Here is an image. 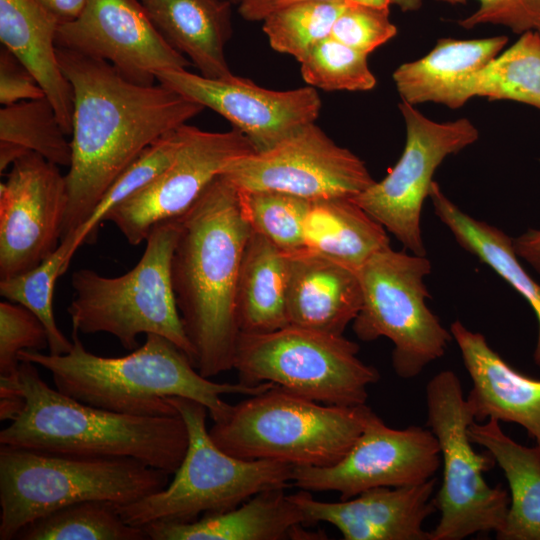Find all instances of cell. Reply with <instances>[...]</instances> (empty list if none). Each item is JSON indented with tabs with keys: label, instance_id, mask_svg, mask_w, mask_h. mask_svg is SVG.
I'll return each mask as SVG.
<instances>
[{
	"label": "cell",
	"instance_id": "cell-13",
	"mask_svg": "<svg viewBox=\"0 0 540 540\" xmlns=\"http://www.w3.org/2000/svg\"><path fill=\"white\" fill-rule=\"evenodd\" d=\"M222 174L241 191H276L308 201L354 198L375 182L364 161L336 144L316 122L266 151L234 160Z\"/></svg>",
	"mask_w": 540,
	"mask_h": 540
},
{
	"label": "cell",
	"instance_id": "cell-50",
	"mask_svg": "<svg viewBox=\"0 0 540 540\" xmlns=\"http://www.w3.org/2000/svg\"><path fill=\"white\" fill-rule=\"evenodd\" d=\"M535 31H537L538 34L540 35V26H539V28H538L537 30H535Z\"/></svg>",
	"mask_w": 540,
	"mask_h": 540
},
{
	"label": "cell",
	"instance_id": "cell-25",
	"mask_svg": "<svg viewBox=\"0 0 540 540\" xmlns=\"http://www.w3.org/2000/svg\"><path fill=\"white\" fill-rule=\"evenodd\" d=\"M508 42L506 36L458 40L441 38L424 57L401 64L393 81L402 99L411 105L434 102L460 107L463 81L496 57Z\"/></svg>",
	"mask_w": 540,
	"mask_h": 540
},
{
	"label": "cell",
	"instance_id": "cell-12",
	"mask_svg": "<svg viewBox=\"0 0 540 540\" xmlns=\"http://www.w3.org/2000/svg\"><path fill=\"white\" fill-rule=\"evenodd\" d=\"M399 110L406 128L400 159L381 181L352 199L411 253L425 256L421 212L434 172L447 156L476 142L479 131L467 118L436 122L404 101Z\"/></svg>",
	"mask_w": 540,
	"mask_h": 540
},
{
	"label": "cell",
	"instance_id": "cell-6",
	"mask_svg": "<svg viewBox=\"0 0 540 540\" xmlns=\"http://www.w3.org/2000/svg\"><path fill=\"white\" fill-rule=\"evenodd\" d=\"M372 412L366 404H321L275 385L232 405L209 433L220 449L243 460L327 467L346 455Z\"/></svg>",
	"mask_w": 540,
	"mask_h": 540
},
{
	"label": "cell",
	"instance_id": "cell-30",
	"mask_svg": "<svg viewBox=\"0 0 540 540\" xmlns=\"http://www.w3.org/2000/svg\"><path fill=\"white\" fill-rule=\"evenodd\" d=\"M511 100L540 110V35L527 31L461 84L460 107L472 97Z\"/></svg>",
	"mask_w": 540,
	"mask_h": 540
},
{
	"label": "cell",
	"instance_id": "cell-43",
	"mask_svg": "<svg viewBox=\"0 0 540 540\" xmlns=\"http://www.w3.org/2000/svg\"><path fill=\"white\" fill-rule=\"evenodd\" d=\"M61 23L75 19L83 10L87 0H36Z\"/></svg>",
	"mask_w": 540,
	"mask_h": 540
},
{
	"label": "cell",
	"instance_id": "cell-39",
	"mask_svg": "<svg viewBox=\"0 0 540 540\" xmlns=\"http://www.w3.org/2000/svg\"><path fill=\"white\" fill-rule=\"evenodd\" d=\"M397 34L389 11L348 5L335 21L330 37L369 54Z\"/></svg>",
	"mask_w": 540,
	"mask_h": 540
},
{
	"label": "cell",
	"instance_id": "cell-5",
	"mask_svg": "<svg viewBox=\"0 0 540 540\" xmlns=\"http://www.w3.org/2000/svg\"><path fill=\"white\" fill-rule=\"evenodd\" d=\"M169 474L129 457H91L0 447V539L28 523L90 500L126 505L168 485Z\"/></svg>",
	"mask_w": 540,
	"mask_h": 540
},
{
	"label": "cell",
	"instance_id": "cell-32",
	"mask_svg": "<svg viewBox=\"0 0 540 540\" xmlns=\"http://www.w3.org/2000/svg\"><path fill=\"white\" fill-rule=\"evenodd\" d=\"M75 252L73 238L67 237L34 269L11 278L0 279L1 296L25 306L41 320L48 333L49 353L53 355L67 354L73 347V341L57 326L53 296L56 281L68 269Z\"/></svg>",
	"mask_w": 540,
	"mask_h": 540
},
{
	"label": "cell",
	"instance_id": "cell-28",
	"mask_svg": "<svg viewBox=\"0 0 540 540\" xmlns=\"http://www.w3.org/2000/svg\"><path fill=\"white\" fill-rule=\"evenodd\" d=\"M390 245L386 229L352 198L310 201L304 223L305 249L357 271Z\"/></svg>",
	"mask_w": 540,
	"mask_h": 540
},
{
	"label": "cell",
	"instance_id": "cell-38",
	"mask_svg": "<svg viewBox=\"0 0 540 540\" xmlns=\"http://www.w3.org/2000/svg\"><path fill=\"white\" fill-rule=\"evenodd\" d=\"M48 346L47 330L31 310L8 300L0 303V377L18 376L22 350Z\"/></svg>",
	"mask_w": 540,
	"mask_h": 540
},
{
	"label": "cell",
	"instance_id": "cell-40",
	"mask_svg": "<svg viewBox=\"0 0 540 540\" xmlns=\"http://www.w3.org/2000/svg\"><path fill=\"white\" fill-rule=\"evenodd\" d=\"M452 5L465 4L467 0H437ZM479 8L458 24L472 29L481 24L503 25L514 33L523 34L540 26V0H478Z\"/></svg>",
	"mask_w": 540,
	"mask_h": 540
},
{
	"label": "cell",
	"instance_id": "cell-33",
	"mask_svg": "<svg viewBox=\"0 0 540 540\" xmlns=\"http://www.w3.org/2000/svg\"><path fill=\"white\" fill-rule=\"evenodd\" d=\"M346 6L345 0L293 3L269 12L262 29L273 50L300 62L312 47L330 36Z\"/></svg>",
	"mask_w": 540,
	"mask_h": 540
},
{
	"label": "cell",
	"instance_id": "cell-48",
	"mask_svg": "<svg viewBox=\"0 0 540 540\" xmlns=\"http://www.w3.org/2000/svg\"><path fill=\"white\" fill-rule=\"evenodd\" d=\"M304 1H333V0H273L270 12L274 9L284 7L286 5H290L297 2H304Z\"/></svg>",
	"mask_w": 540,
	"mask_h": 540
},
{
	"label": "cell",
	"instance_id": "cell-24",
	"mask_svg": "<svg viewBox=\"0 0 540 540\" xmlns=\"http://www.w3.org/2000/svg\"><path fill=\"white\" fill-rule=\"evenodd\" d=\"M164 40L208 78L233 75L225 56L232 32L227 0H139Z\"/></svg>",
	"mask_w": 540,
	"mask_h": 540
},
{
	"label": "cell",
	"instance_id": "cell-20",
	"mask_svg": "<svg viewBox=\"0 0 540 540\" xmlns=\"http://www.w3.org/2000/svg\"><path fill=\"white\" fill-rule=\"evenodd\" d=\"M472 381L466 399L475 421L490 418L522 426L540 447V379L509 365L488 344L459 320L450 326Z\"/></svg>",
	"mask_w": 540,
	"mask_h": 540
},
{
	"label": "cell",
	"instance_id": "cell-4",
	"mask_svg": "<svg viewBox=\"0 0 540 540\" xmlns=\"http://www.w3.org/2000/svg\"><path fill=\"white\" fill-rule=\"evenodd\" d=\"M18 376L25 406L1 430V445L129 457L169 475L179 468L188 447V432L180 415L138 416L84 404L49 387L30 361H20Z\"/></svg>",
	"mask_w": 540,
	"mask_h": 540
},
{
	"label": "cell",
	"instance_id": "cell-49",
	"mask_svg": "<svg viewBox=\"0 0 540 540\" xmlns=\"http://www.w3.org/2000/svg\"><path fill=\"white\" fill-rule=\"evenodd\" d=\"M227 1H229L232 4H239L240 3V0H227Z\"/></svg>",
	"mask_w": 540,
	"mask_h": 540
},
{
	"label": "cell",
	"instance_id": "cell-35",
	"mask_svg": "<svg viewBox=\"0 0 540 540\" xmlns=\"http://www.w3.org/2000/svg\"><path fill=\"white\" fill-rule=\"evenodd\" d=\"M184 125L150 144L116 178L87 221L69 235L74 238L77 249L84 242L91 243L96 238L101 222L112 208L148 185L170 165L183 142Z\"/></svg>",
	"mask_w": 540,
	"mask_h": 540
},
{
	"label": "cell",
	"instance_id": "cell-15",
	"mask_svg": "<svg viewBox=\"0 0 540 540\" xmlns=\"http://www.w3.org/2000/svg\"><path fill=\"white\" fill-rule=\"evenodd\" d=\"M252 152L248 138L234 128L208 132L185 124L183 142L170 165L112 208L104 221L113 223L136 246L146 241L156 224L184 214L229 164Z\"/></svg>",
	"mask_w": 540,
	"mask_h": 540
},
{
	"label": "cell",
	"instance_id": "cell-46",
	"mask_svg": "<svg viewBox=\"0 0 540 540\" xmlns=\"http://www.w3.org/2000/svg\"><path fill=\"white\" fill-rule=\"evenodd\" d=\"M348 5L389 11L391 0H345Z\"/></svg>",
	"mask_w": 540,
	"mask_h": 540
},
{
	"label": "cell",
	"instance_id": "cell-1",
	"mask_svg": "<svg viewBox=\"0 0 540 540\" xmlns=\"http://www.w3.org/2000/svg\"><path fill=\"white\" fill-rule=\"evenodd\" d=\"M57 55L73 89L63 240L87 221L144 149L205 108L159 83H133L101 59L59 47Z\"/></svg>",
	"mask_w": 540,
	"mask_h": 540
},
{
	"label": "cell",
	"instance_id": "cell-41",
	"mask_svg": "<svg viewBox=\"0 0 540 540\" xmlns=\"http://www.w3.org/2000/svg\"><path fill=\"white\" fill-rule=\"evenodd\" d=\"M46 97L29 70L6 48L0 53V103L3 106Z\"/></svg>",
	"mask_w": 540,
	"mask_h": 540
},
{
	"label": "cell",
	"instance_id": "cell-22",
	"mask_svg": "<svg viewBox=\"0 0 540 540\" xmlns=\"http://www.w3.org/2000/svg\"><path fill=\"white\" fill-rule=\"evenodd\" d=\"M303 512L284 487L261 491L224 512L206 513L191 522L154 521L142 526L151 540L323 539L302 529Z\"/></svg>",
	"mask_w": 540,
	"mask_h": 540
},
{
	"label": "cell",
	"instance_id": "cell-17",
	"mask_svg": "<svg viewBox=\"0 0 540 540\" xmlns=\"http://www.w3.org/2000/svg\"><path fill=\"white\" fill-rule=\"evenodd\" d=\"M56 45L106 61L139 85L156 84L159 71L191 65L164 40L139 0H87L75 19L59 25Z\"/></svg>",
	"mask_w": 540,
	"mask_h": 540
},
{
	"label": "cell",
	"instance_id": "cell-45",
	"mask_svg": "<svg viewBox=\"0 0 540 540\" xmlns=\"http://www.w3.org/2000/svg\"><path fill=\"white\" fill-rule=\"evenodd\" d=\"M30 152L20 145L0 141V171L3 172L8 166L13 165L20 157Z\"/></svg>",
	"mask_w": 540,
	"mask_h": 540
},
{
	"label": "cell",
	"instance_id": "cell-8",
	"mask_svg": "<svg viewBox=\"0 0 540 540\" xmlns=\"http://www.w3.org/2000/svg\"><path fill=\"white\" fill-rule=\"evenodd\" d=\"M188 432L185 456L171 483L149 496L116 505L129 525L154 521L191 522L200 514L224 512L255 494L286 487L294 466L269 460H243L220 449L206 428L208 409L198 401L168 397Z\"/></svg>",
	"mask_w": 540,
	"mask_h": 540
},
{
	"label": "cell",
	"instance_id": "cell-19",
	"mask_svg": "<svg viewBox=\"0 0 540 540\" xmlns=\"http://www.w3.org/2000/svg\"><path fill=\"white\" fill-rule=\"evenodd\" d=\"M436 478L415 485L376 487L339 502L316 500L309 491L291 494L306 524L327 522L345 540H431L423 529L436 510Z\"/></svg>",
	"mask_w": 540,
	"mask_h": 540
},
{
	"label": "cell",
	"instance_id": "cell-16",
	"mask_svg": "<svg viewBox=\"0 0 540 540\" xmlns=\"http://www.w3.org/2000/svg\"><path fill=\"white\" fill-rule=\"evenodd\" d=\"M35 152L0 184V278L34 269L60 245L67 209L65 175Z\"/></svg>",
	"mask_w": 540,
	"mask_h": 540
},
{
	"label": "cell",
	"instance_id": "cell-11",
	"mask_svg": "<svg viewBox=\"0 0 540 540\" xmlns=\"http://www.w3.org/2000/svg\"><path fill=\"white\" fill-rule=\"evenodd\" d=\"M358 272L363 300L353 331L362 341L391 340L396 375L417 377L444 355L453 338L426 304L430 294L424 279L431 272V262L389 245L372 255Z\"/></svg>",
	"mask_w": 540,
	"mask_h": 540
},
{
	"label": "cell",
	"instance_id": "cell-37",
	"mask_svg": "<svg viewBox=\"0 0 540 540\" xmlns=\"http://www.w3.org/2000/svg\"><path fill=\"white\" fill-rule=\"evenodd\" d=\"M367 54L332 37L317 43L300 61L303 80L325 91H369L376 86Z\"/></svg>",
	"mask_w": 540,
	"mask_h": 540
},
{
	"label": "cell",
	"instance_id": "cell-14",
	"mask_svg": "<svg viewBox=\"0 0 540 540\" xmlns=\"http://www.w3.org/2000/svg\"><path fill=\"white\" fill-rule=\"evenodd\" d=\"M441 465L439 443L431 429H394L373 411L357 440L336 464L294 467L293 484L306 491H335L346 500L376 487L423 483Z\"/></svg>",
	"mask_w": 540,
	"mask_h": 540
},
{
	"label": "cell",
	"instance_id": "cell-44",
	"mask_svg": "<svg viewBox=\"0 0 540 540\" xmlns=\"http://www.w3.org/2000/svg\"><path fill=\"white\" fill-rule=\"evenodd\" d=\"M273 0H240L239 13L248 21H262L270 12Z\"/></svg>",
	"mask_w": 540,
	"mask_h": 540
},
{
	"label": "cell",
	"instance_id": "cell-34",
	"mask_svg": "<svg viewBox=\"0 0 540 540\" xmlns=\"http://www.w3.org/2000/svg\"><path fill=\"white\" fill-rule=\"evenodd\" d=\"M46 97L3 106L0 110V141L22 146L51 163L69 167L71 141Z\"/></svg>",
	"mask_w": 540,
	"mask_h": 540
},
{
	"label": "cell",
	"instance_id": "cell-47",
	"mask_svg": "<svg viewBox=\"0 0 540 540\" xmlns=\"http://www.w3.org/2000/svg\"><path fill=\"white\" fill-rule=\"evenodd\" d=\"M423 0H391V4L400 8L403 12H413L420 9Z\"/></svg>",
	"mask_w": 540,
	"mask_h": 540
},
{
	"label": "cell",
	"instance_id": "cell-26",
	"mask_svg": "<svg viewBox=\"0 0 540 540\" xmlns=\"http://www.w3.org/2000/svg\"><path fill=\"white\" fill-rule=\"evenodd\" d=\"M288 254L252 230L244 249L236 291L240 333L262 334L289 325Z\"/></svg>",
	"mask_w": 540,
	"mask_h": 540
},
{
	"label": "cell",
	"instance_id": "cell-3",
	"mask_svg": "<svg viewBox=\"0 0 540 540\" xmlns=\"http://www.w3.org/2000/svg\"><path fill=\"white\" fill-rule=\"evenodd\" d=\"M73 347L67 354L22 350L20 361L48 370L61 393L94 407L138 416H175L168 397L189 398L203 404L214 422L223 420L232 405L223 395H255L275 386L217 383L202 376L190 358L169 339L146 334L141 347L121 357L89 352L78 332L72 331Z\"/></svg>",
	"mask_w": 540,
	"mask_h": 540
},
{
	"label": "cell",
	"instance_id": "cell-10",
	"mask_svg": "<svg viewBox=\"0 0 540 540\" xmlns=\"http://www.w3.org/2000/svg\"><path fill=\"white\" fill-rule=\"evenodd\" d=\"M427 424L437 438L443 465L441 487L434 497L440 519L431 540H461L475 533H499L508 514L507 490L486 482L483 473L495 463L478 453L468 434L475 421L458 376L436 374L426 386Z\"/></svg>",
	"mask_w": 540,
	"mask_h": 540
},
{
	"label": "cell",
	"instance_id": "cell-42",
	"mask_svg": "<svg viewBox=\"0 0 540 540\" xmlns=\"http://www.w3.org/2000/svg\"><path fill=\"white\" fill-rule=\"evenodd\" d=\"M513 246L516 255L540 273V230L528 229L513 239Z\"/></svg>",
	"mask_w": 540,
	"mask_h": 540
},
{
	"label": "cell",
	"instance_id": "cell-29",
	"mask_svg": "<svg viewBox=\"0 0 540 540\" xmlns=\"http://www.w3.org/2000/svg\"><path fill=\"white\" fill-rule=\"evenodd\" d=\"M436 216L446 225L459 245L478 257L521 294L532 307L538 321L534 362L540 368V285L518 260L513 239L486 222L463 212L433 182L429 192Z\"/></svg>",
	"mask_w": 540,
	"mask_h": 540
},
{
	"label": "cell",
	"instance_id": "cell-18",
	"mask_svg": "<svg viewBox=\"0 0 540 540\" xmlns=\"http://www.w3.org/2000/svg\"><path fill=\"white\" fill-rule=\"evenodd\" d=\"M156 81L217 112L245 135L255 152L266 151L302 126L316 122L321 99L311 86L278 91L232 75L208 78L188 70H164Z\"/></svg>",
	"mask_w": 540,
	"mask_h": 540
},
{
	"label": "cell",
	"instance_id": "cell-2",
	"mask_svg": "<svg viewBox=\"0 0 540 540\" xmlns=\"http://www.w3.org/2000/svg\"><path fill=\"white\" fill-rule=\"evenodd\" d=\"M179 217L172 287L195 367L210 378L234 367L237 283L252 228L238 188L223 174Z\"/></svg>",
	"mask_w": 540,
	"mask_h": 540
},
{
	"label": "cell",
	"instance_id": "cell-31",
	"mask_svg": "<svg viewBox=\"0 0 540 540\" xmlns=\"http://www.w3.org/2000/svg\"><path fill=\"white\" fill-rule=\"evenodd\" d=\"M117 504L90 500L74 503L25 525L18 540H146L142 527L127 524Z\"/></svg>",
	"mask_w": 540,
	"mask_h": 540
},
{
	"label": "cell",
	"instance_id": "cell-21",
	"mask_svg": "<svg viewBox=\"0 0 540 540\" xmlns=\"http://www.w3.org/2000/svg\"><path fill=\"white\" fill-rule=\"evenodd\" d=\"M288 261L289 325L343 335L362 307L359 272L305 248Z\"/></svg>",
	"mask_w": 540,
	"mask_h": 540
},
{
	"label": "cell",
	"instance_id": "cell-36",
	"mask_svg": "<svg viewBox=\"0 0 540 540\" xmlns=\"http://www.w3.org/2000/svg\"><path fill=\"white\" fill-rule=\"evenodd\" d=\"M239 193L253 231L287 254L305 248L304 223L310 201L276 191L239 190Z\"/></svg>",
	"mask_w": 540,
	"mask_h": 540
},
{
	"label": "cell",
	"instance_id": "cell-27",
	"mask_svg": "<svg viewBox=\"0 0 540 540\" xmlns=\"http://www.w3.org/2000/svg\"><path fill=\"white\" fill-rule=\"evenodd\" d=\"M472 443L488 451L502 469L511 492L499 540H540V447L515 442L496 419L474 421L468 429Z\"/></svg>",
	"mask_w": 540,
	"mask_h": 540
},
{
	"label": "cell",
	"instance_id": "cell-23",
	"mask_svg": "<svg viewBox=\"0 0 540 540\" xmlns=\"http://www.w3.org/2000/svg\"><path fill=\"white\" fill-rule=\"evenodd\" d=\"M61 21L36 0H0V41L34 76L71 135L73 89L58 60Z\"/></svg>",
	"mask_w": 540,
	"mask_h": 540
},
{
	"label": "cell",
	"instance_id": "cell-7",
	"mask_svg": "<svg viewBox=\"0 0 540 540\" xmlns=\"http://www.w3.org/2000/svg\"><path fill=\"white\" fill-rule=\"evenodd\" d=\"M179 227L180 217L156 224L141 259L121 276L106 277L87 268L75 271L74 297L67 309L73 330L108 333L127 350L137 348L139 334H158L178 346L195 366L171 281Z\"/></svg>",
	"mask_w": 540,
	"mask_h": 540
},
{
	"label": "cell",
	"instance_id": "cell-9",
	"mask_svg": "<svg viewBox=\"0 0 540 540\" xmlns=\"http://www.w3.org/2000/svg\"><path fill=\"white\" fill-rule=\"evenodd\" d=\"M359 346L343 335L288 325L262 333H240L234 369L241 383H272L310 400L337 406L366 404L378 370L359 357Z\"/></svg>",
	"mask_w": 540,
	"mask_h": 540
}]
</instances>
